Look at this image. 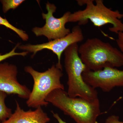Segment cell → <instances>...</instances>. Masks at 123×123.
Here are the masks:
<instances>
[{
  "label": "cell",
  "instance_id": "obj_1",
  "mask_svg": "<svg viewBox=\"0 0 123 123\" xmlns=\"http://www.w3.org/2000/svg\"><path fill=\"white\" fill-rule=\"evenodd\" d=\"M46 101L70 117L76 123H98L97 119L102 114L98 98L89 101L79 97H70L61 89L51 92Z\"/></svg>",
  "mask_w": 123,
  "mask_h": 123
},
{
  "label": "cell",
  "instance_id": "obj_2",
  "mask_svg": "<svg viewBox=\"0 0 123 123\" xmlns=\"http://www.w3.org/2000/svg\"><path fill=\"white\" fill-rule=\"evenodd\" d=\"M78 53L86 68L92 71L123 66V52L98 38H88L79 46Z\"/></svg>",
  "mask_w": 123,
  "mask_h": 123
},
{
  "label": "cell",
  "instance_id": "obj_3",
  "mask_svg": "<svg viewBox=\"0 0 123 123\" xmlns=\"http://www.w3.org/2000/svg\"><path fill=\"white\" fill-rule=\"evenodd\" d=\"M93 0H77L78 4L82 6L86 5V8L70 14L68 22H78V25L87 24L90 20L94 25L100 27L107 24H111L109 28L111 32L118 34L123 32V23L120 19L123 18V13L119 10H112L104 4L103 0H96V4Z\"/></svg>",
  "mask_w": 123,
  "mask_h": 123
},
{
  "label": "cell",
  "instance_id": "obj_4",
  "mask_svg": "<svg viewBox=\"0 0 123 123\" xmlns=\"http://www.w3.org/2000/svg\"><path fill=\"white\" fill-rule=\"evenodd\" d=\"M78 43H74L64 51V66L68 76L67 93L70 97H79L89 101L98 99L95 89L84 81L82 74L87 68L78 53Z\"/></svg>",
  "mask_w": 123,
  "mask_h": 123
},
{
  "label": "cell",
  "instance_id": "obj_5",
  "mask_svg": "<svg viewBox=\"0 0 123 123\" xmlns=\"http://www.w3.org/2000/svg\"><path fill=\"white\" fill-rule=\"evenodd\" d=\"M24 70L30 74L34 80V85L29 98L26 101L28 107L37 108L47 106L46 97L51 92L57 89L64 90V86L61 81L63 76L62 70L56 65H53L47 70L40 72L31 66H26Z\"/></svg>",
  "mask_w": 123,
  "mask_h": 123
},
{
  "label": "cell",
  "instance_id": "obj_6",
  "mask_svg": "<svg viewBox=\"0 0 123 123\" xmlns=\"http://www.w3.org/2000/svg\"><path fill=\"white\" fill-rule=\"evenodd\" d=\"M48 13H43L42 17L46 20V24L42 27H34L32 31L36 36H44L49 41L63 37L71 32L69 29L66 28L65 25L68 22L71 12H66L61 17L57 18L53 16L56 7L54 4L48 2L46 5Z\"/></svg>",
  "mask_w": 123,
  "mask_h": 123
},
{
  "label": "cell",
  "instance_id": "obj_7",
  "mask_svg": "<svg viewBox=\"0 0 123 123\" xmlns=\"http://www.w3.org/2000/svg\"><path fill=\"white\" fill-rule=\"evenodd\" d=\"M84 39V34L80 26L76 25L73 28L72 31L69 34L63 37L51 40L43 44L19 45L18 48L25 51L33 53V55L43 49H48L51 51L57 56L58 62L56 65L62 70L61 62L62 53L70 45L81 42Z\"/></svg>",
  "mask_w": 123,
  "mask_h": 123
},
{
  "label": "cell",
  "instance_id": "obj_8",
  "mask_svg": "<svg viewBox=\"0 0 123 123\" xmlns=\"http://www.w3.org/2000/svg\"><path fill=\"white\" fill-rule=\"evenodd\" d=\"M84 81L96 89L99 88L103 92H110L116 86L123 87V70L107 67L102 70L93 71L86 69L82 74Z\"/></svg>",
  "mask_w": 123,
  "mask_h": 123
},
{
  "label": "cell",
  "instance_id": "obj_9",
  "mask_svg": "<svg viewBox=\"0 0 123 123\" xmlns=\"http://www.w3.org/2000/svg\"><path fill=\"white\" fill-rule=\"evenodd\" d=\"M17 74V68L14 65L7 62L0 63V91L27 99L31 91L26 86L18 82Z\"/></svg>",
  "mask_w": 123,
  "mask_h": 123
},
{
  "label": "cell",
  "instance_id": "obj_10",
  "mask_svg": "<svg viewBox=\"0 0 123 123\" xmlns=\"http://www.w3.org/2000/svg\"><path fill=\"white\" fill-rule=\"evenodd\" d=\"M16 108L11 116L0 123H47L50 119L43 111L41 107L34 111H24L16 101Z\"/></svg>",
  "mask_w": 123,
  "mask_h": 123
},
{
  "label": "cell",
  "instance_id": "obj_11",
  "mask_svg": "<svg viewBox=\"0 0 123 123\" xmlns=\"http://www.w3.org/2000/svg\"><path fill=\"white\" fill-rule=\"evenodd\" d=\"M7 94L0 91V121L3 122L7 119L12 114V110L7 107L5 101Z\"/></svg>",
  "mask_w": 123,
  "mask_h": 123
},
{
  "label": "cell",
  "instance_id": "obj_12",
  "mask_svg": "<svg viewBox=\"0 0 123 123\" xmlns=\"http://www.w3.org/2000/svg\"><path fill=\"white\" fill-rule=\"evenodd\" d=\"M0 25H2L12 30L17 33L18 36L23 41H27L29 39L28 35L22 30L18 29L10 24L6 18H4L0 15Z\"/></svg>",
  "mask_w": 123,
  "mask_h": 123
},
{
  "label": "cell",
  "instance_id": "obj_13",
  "mask_svg": "<svg viewBox=\"0 0 123 123\" xmlns=\"http://www.w3.org/2000/svg\"><path fill=\"white\" fill-rule=\"evenodd\" d=\"M2 11L6 13L10 9H15L25 1L24 0H1Z\"/></svg>",
  "mask_w": 123,
  "mask_h": 123
},
{
  "label": "cell",
  "instance_id": "obj_14",
  "mask_svg": "<svg viewBox=\"0 0 123 123\" xmlns=\"http://www.w3.org/2000/svg\"><path fill=\"white\" fill-rule=\"evenodd\" d=\"M19 45H20L19 43H18L15 46V47L12 50L8 53L3 54V55L0 53V62L4 60H6V59H8V58L13 57V56H14L20 55L22 56H26L27 54L29 53L28 52L24 51L20 52V53L15 52V50L17 49V48L18 47Z\"/></svg>",
  "mask_w": 123,
  "mask_h": 123
},
{
  "label": "cell",
  "instance_id": "obj_15",
  "mask_svg": "<svg viewBox=\"0 0 123 123\" xmlns=\"http://www.w3.org/2000/svg\"><path fill=\"white\" fill-rule=\"evenodd\" d=\"M117 34H118V38L116 40L117 44L120 50L123 53V32L120 31Z\"/></svg>",
  "mask_w": 123,
  "mask_h": 123
},
{
  "label": "cell",
  "instance_id": "obj_16",
  "mask_svg": "<svg viewBox=\"0 0 123 123\" xmlns=\"http://www.w3.org/2000/svg\"><path fill=\"white\" fill-rule=\"evenodd\" d=\"M119 116L113 115L108 117L106 120L105 123H123V121H119Z\"/></svg>",
  "mask_w": 123,
  "mask_h": 123
},
{
  "label": "cell",
  "instance_id": "obj_17",
  "mask_svg": "<svg viewBox=\"0 0 123 123\" xmlns=\"http://www.w3.org/2000/svg\"><path fill=\"white\" fill-rule=\"evenodd\" d=\"M51 112L53 114V117L57 120L59 123H67L65 121L62 120V119L60 118L58 114L55 113L53 111H51Z\"/></svg>",
  "mask_w": 123,
  "mask_h": 123
},
{
  "label": "cell",
  "instance_id": "obj_18",
  "mask_svg": "<svg viewBox=\"0 0 123 123\" xmlns=\"http://www.w3.org/2000/svg\"><path fill=\"white\" fill-rule=\"evenodd\" d=\"M0 122H1V121H0Z\"/></svg>",
  "mask_w": 123,
  "mask_h": 123
}]
</instances>
